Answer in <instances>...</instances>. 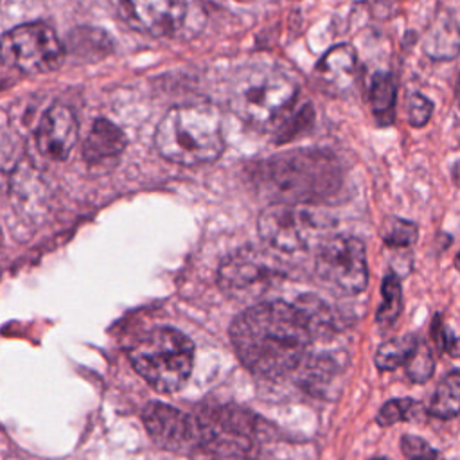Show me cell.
Here are the masks:
<instances>
[{"label": "cell", "mask_w": 460, "mask_h": 460, "mask_svg": "<svg viewBox=\"0 0 460 460\" xmlns=\"http://www.w3.org/2000/svg\"><path fill=\"white\" fill-rule=\"evenodd\" d=\"M241 363L262 377H282L302 365L314 338L298 304L261 302L244 309L230 325Z\"/></svg>", "instance_id": "6da1fadb"}, {"label": "cell", "mask_w": 460, "mask_h": 460, "mask_svg": "<svg viewBox=\"0 0 460 460\" xmlns=\"http://www.w3.org/2000/svg\"><path fill=\"white\" fill-rule=\"evenodd\" d=\"M255 181L275 203L314 205L340 190L341 169L329 153L293 149L261 162Z\"/></svg>", "instance_id": "7a4b0ae2"}, {"label": "cell", "mask_w": 460, "mask_h": 460, "mask_svg": "<svg viewBox=\"0 0 460 460\" xmlns=\"http://www.w3.org/2000/svg\"><path fill=\"white\" fill-rule=\"evenodd\" d=\"M155 146L172 164L194 167L216 162L225 149L221 113L207 102L174 106L158 122Z\"/></svg>", "instance_id": "3957f363"}, {"label": "cell", "mask_w": 460, "mask_h": 460, "mask_svg": "<svg viewBox=\"0 0 460 460\" xmlns=\"http://www.w3.org/2000/svg\"><path fill=\"white\" fill-rule=\"evenodd\" d=\"M298 88L291 77L268 65L241 68L230 81L228 106L244 124L273 129L291 111Z\"/></svg>", "instance_id": "277c9868"}, {"label": "cell", "mask_w": 460, "mask_h": 460, "mask_svg": "<svg viewBox=\"0 0 460 460\" xmlns=\"http://www.w3.org/2000/svg\"><path fill=\"white\" fill-rule=\"evenodd\" d=\"M137 374L155 390H180L194 367V345L180 331L158 327L142 334L128 350Z\"/></svg>", "instance_id": "5b68a950"}, {"label": "cell", "mask_w": 460, "mask_h": 460, "mask_svg": "<svg viewBox=\"0 0 460 460\" xmlns=\"http://www.w3.org/2000/svg\"><path fill=\"white\" fill-rule=\"evenodd\" d=\"M329 221L305 205L273 203L264 208L257 221L261 239L268 248L295 253L309 248L327 230Z\"/></svg>", "instance_id": "8992f818"}, {"label": "cell", "mask_w": 460, "mask_h": 460, "mask_svg": "<svg viewBox=\"0 0 460 460\" xmlns=\"http://www.w3.org/2000/svg\"><path fill=\"white\" fill-rule=\"evenodd\" d=\"M259 246H244L230 253L217 270L221 291L232 298H257L271 289L284 275L282 262Z\"/></svg>", "instance_id": "52a82bcc"}, {"label": "cell", "mask_w": 460, "mask_h": 460, "mask_svg": "<svg viewBox=\"0 0 460 460\" xmlns=\"http://www.w3.org/2000/svg\"><path fill=\"white\" fill-rule=\"evenodd\" d=\"M316 277L340 295H358L368 284L365 244L358 237H325L314 257Z\"/></svg>", "instance_id": "ba28073f"}, {"label": "cell", "mask_w": 460, "mask_h": 460, "mask_svg": "<svg viewBox=\"0 0 460 460\" xmlns=\"http://www.w3.org/2000/svg\"><path fill=\"white\" fill-rule=\"evenodd\" d=\"M4 61L22 74H45L58 68L65 56V47L54 29L43 22L22 23L7 31L2 38Z\"/></svg>", "instance_id": "9c48e42d"}, {"label": "cell", "mask_w": 460, "mask_h": 460, "mask_svg": "<svg viewBox=\"0 0 460 460\" xmlns=\"http://www.w3.org/2000/svg\"><path fill=\"white\" fill-rule=\"evenodd\" d=\"M142 422L153 442L164 449L187 453L203 440V426L190 415L164 402H149Z\"/></svg>", "instance_id": "30bf717a"}, {"label": "cell", "mask_w": 460, "mask_h": 460, "mask_svg": "<svg viewBox=\"0 0 460 460\" xmlns=\"http://www.w3.org/2000/svg\"><path fill=\"white\" fill-rule=\"evenodd\" d=\"M79 126L72 110L65 104H52L41 117L36 129V146L50 160H65L74 149Z\"/></svg>", "instance_id": "8fae6325"}, {"label": "cell", "mask_w": 460, "mask_h": 460, "mask_svg": "<svg viewBox=\"0 0 460 460\" xmlns=\"http://www.w3.org/2000/svg\"><path fill=\"white\" fill-rule=\"evenodd\" d=\"M129 20L144 32L169 36L176 32L187 13L185 0H124Z\"/></svg>", "instance_id": "7c38bea8"}, {"label": "cell", "mask_w": 460, "mask_h": 460, "mask_svg": "<svg viewBox=\"0 0 460 460\" xmlns=\"http://www.w3.org/2000/svg\"><path fill=\"white\" fill-rule=\"evenodd\" d=\"M358 75V58L350 45H336L329 49L314 68L318 86L329 95L347 93Z\"/></svg>", "instance_id": "4fadbf2b"}, {"label": "cell", "mask_w": 460, "mask_h": 460, "mask_svg": "<svg viewBox=\"0 0 460 460\" xmlns=\"http://www.w3.org/2000/svg\"><path fill=\"white\" fill-rule=\"evenodd\" d=\"M422 52L431 61H453L460 56V23L449 9H438L422 36Z\"/></svg>", "instance_id": "5bb4252c"}, {"label": "cell", "mask_w": 460, "mask_h": 460, "mask_svg": "<svg viewBox=\"0 0 460 460\" xmlns=\"http://www.w3.org/2000/svg\"><path fill=\"white\" fill-rule=\"evenodd\" d=\"M126 144V135L119 126H115L108 119H97L92 124V129L83 144V158L90 165H95L119 156L124 151Z\"/></svg>", "instance_id": "9a60e30c"}, {"label": "cell", "mask_w": 460, "mask_h": 460, "mask_svg": "<svg viewBox=\"0 0 460 460\" xmlns=\"http://www.w3.org/2000/svg\"><path fill=\"white\" fill-rule=\"evenodd\" d=\"M368 102L376 122L383 128L392 126L395 120L397 86L388 72H376L368 86Z\"/></svg>", "instance_id": "2e32d148"}, {"label": "cell", "mask_w": 460, "mask_h": 460, "mask_svg": "<svg viewBox=\"0 0 460 460\" xmlns=\"http://www.w3.org/2000/svg\"><path fill=\"white\" fill-rule=\"evenodd\" d=\"M428 413L431 417L449 420L460 415V370H449L437 385L429 404Z\"/></svg>", "instance_id": "e0dca14e"}, {"label": "cell", "mask_w": 460, "mask_h": 460, "mask_svg": "<svg viewBox=\"0 0 460 460\" xmlns=\"http://www.w3.org/2000/svg\"><path fill=\"white\" fill-rule=\"evenodd\" d=\"M420 338L413 332H406L395 338H390L383 341L374 356V363L381 372L395 370L397 367H402L408 363L411 354L415 352Z\"/></svg>", "instance_id": "ac0fdd59"}, {"label": "cell", "mask_w": 460, "mask_h": 460, "mask_svg": "<svg viewBox=\"0 0 460 460\" xmlns=\"http://www.w3.org/2000/svg\"><path fill=\"white\" fill-rule=\"evenodd\" d=\"M402 311V288L401 279L390 271L381 282V304L376 313V320L383 327H390Z\"/></svg>", "instance_id": "d6986e66"}, {"label": "cell", "mask_w": 460, "mask_h": 460, "mask_svg": "<svg viewBox=\"0 0 460 460\" xmlns=\"http://www.w3.org/2000/svg\"><path fill=\"white\" fill-rule=\"evenodd\" d=\"M381 239L390 248H410L419 239V226L417 223L399 217L388 216L381 225Z\"/></svg>", "instance_id": "ffe728a7"}, {"label": "cell", "mask_w": 460, "mask_h": 460, "mask_svg": "<svg viewBox=\"0 0 460 460\" xmlns=\"http://www.w3.org/2000/svg\"><path fill=\"white\" fill-rule=\"evenodd\" d=\"M422 406L410 399V397H402V399H390L386 401L379 411H377V417H376V422L383 428L386 426H392L395 422H408V420H415V417H419L422 413Z\"/></svg>", "instance_id": "44dd1931"}, {"label": "cell", "mask_w": 460, "mask_h": 460, "mask_svg": "<svg viewBox=\"0 0 460 460\" xmlns=\"http://www.w3.org/2000/svg\"><path fill=\"white\" fill-rule=\"evenodd\" d=\"M404 368H406L408 379L411 383H417V385L426 383L433 376V372H435V356H433L431 347L424 340L419 341L415 352L411 354V358L408 359Z\"/></svg>", "instance_id": "7402d4cb"}, {"label": "cell", "mask_w": 460, "mask_h": 460, "mask_svg": "<svg viewBox=\"0 0 460 460\" xmlns=\"http://www.w3.org/2000/svg\"><path fill=\"white\" fill-rule=\"evenodd\" d=\"M431 338L435 341L438 356L447 354L451 358H460V338L444 322V316L437 313L431 322Z\"/></svg>", "instance_id": "603a6c76"}, {"label": "cell", "mask_w": 460, "mask_h": 460, "mask_svg": "<svg viewBox=\"0 0 460 460\" xmlns=\"http://www.w3.org/2000/svg\"><path fill=\"white\" fill-rule=\"evenodd\" d=\"M435 104L420 92H413L406 99V119L411 128H422L429 122Z\"/></svg>", "instance_id": "cb8c5ba5"}, {"label": "cell", "mask_w": 460, "mask_h": 460, "mask_svg": "<svg viewBox=\"0 0 460 460\" xmlns=\"http://www.w3.org/2000/svg\"><path fill=\"white\" fill-rule=\"evenodd\" d=\"M401 451L408 460H438V451L417 435H402Z\"/></svg>", "instance_id": "d4e9b609"}, {"label": "cell", "mask_w": 460, "mask_h": 460, "mask_svg": "<svg viewBox=\"0 0 460 460\" xmlns=\"http://www.w3.org/2000/svg\"><path fill=\"white\" fill-rule=\"evenodd\" d=\"M456 97H458V106H460V75H458V79H456Z\"/></svg>", "instance_id": "484cf974"}, {"label": "cell", "mask_w": 460, "mask_h": 460, "mask_svg": "<svg viewBox=\"0 0 460 460\" xmlns=\"http://www.w3.org/2000/svg\"><path fill=\"white\" fill-rule=\"evenodd\" d=\"M455 266L460 270V252L456 253V257H455Z\"/></svg>", "instance_id": "4316f807"}]
</instances>
